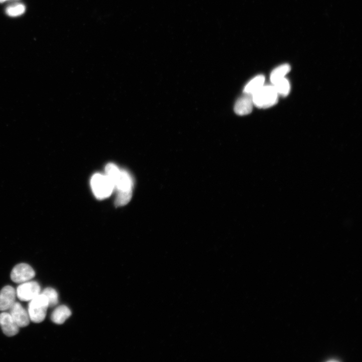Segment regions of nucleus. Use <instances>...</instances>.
<instances>
[{"instance_id":"15","label":"nucleus","mask_w":362,"mask_h":362,"mask_svg":"<svg viewBox=\"0 0 362 362\" xmlns=\"http://www.w3.org/2000/svg\"><path fill=\"white\" fill-rule=\"evenodd\" d=\"M25 6L21 4H14L6 9L7 14L11 17H18L24 15L26 12Z\"/></svg>"},{"instance_id":"10","label":"nucleus","mask_w":362,"mask_h":362,"mask_svg":"<svg viewBox=\"0 0 362 362\" xmlns=\"http://www.w3.org/2000/svg\"><path fill=\"white\" fill-rule=\"evenodd\" d=\"M254 103L252 96L246 94L239 98L235 104L234 112L240 116L247 115L250 114L253 109Z\"/></svg>"},{"instance_id":"3","label":"nucleus","mask_w":362,"mask_h":362,"mask_svg":"<svg viewBox=\"0 0 362 362\" xmlns=\"http://www.w3.org/2000/svg\"><path fill=\"white\" fill-rule=\"evenodd\" d=\"M91 186L94 195L99 200L110 197L114 190L113 183L105 174H94L91 180Z\"/></svg>"},{"instance_id":"11","label":"nucleus","mask_w":362,"mask_h":362,"mask_svg":"<svg viewBox=\"0 0 362 362\" xmlns=\"http://www.w3.org/2000/svg\"><path fill=\"white\" fill-rule=\"evenodd\" d=\"M265 77L264 75H258L246 85L244 89V94L252 96L265 85Z\"/></svg>"},{"instance_id":"16","label":"nucleus","mask_w":362,"mask_h":362,"mask_svg":"<svg viewBox=\"0 0 362 362\" xmlns=\"http://www.w3.org/2000/svg\"><path fill=\"white\" fill-rule=\"evenodd\" d=\"M47 298L49 307H53L58 304L59 302V296L57 291L53 288L48 287L41 293Z\"/></svg>"},{"instance_id":"1","label":"nucleus","mask_w":362,"mask_h":362,"mask_svg":"<svg viewBox=\"0 0 362 362\" xmlns=\"http://www.w3.org/2000/svg\"><path fill=\"white\" fill-rule=\"evenodd\" d=\"M117 192L115 205L117 207L126 205L131 201L133 193L134 182L129 172L121 170L112 181Z\"/></svg>"},{"instance_id":"8","label":"nucleus","mask_w":362,"mask_h":362,"mask_svg":"<svg viewBox=\"0 0 362 362\" xmlns=\"http://www.w3.org/2000/svg\"><path fill=\"white\" fill-rule=\"evenodd\" d=\"M16 290L11 286H5L0 291V311L10 310L16 302Z\"/></svg>"},{"instance_id":"17","label":"nucleus","mask_w":362,"mask_h":362,"mask_svg":"<svg viewBox=\"0 0 362 362\" xmlns=\"http://www.w3.org/2000/svg\"><path fill=\"white\" fill-rule=\"evenodd\" d=\"M8 1H9V0H0V4H3Z\"/></svg>"},{"instance_id":"4","label":"nucleus","mask_w":362,"mask_h":362,"mask_svg":"<svg viewBox=\"0 0 362 362\" xmlns=\"http://www.w3.org/2000/svg\"><path fill=\"white\" fill-rule=\"evenodd\" d=\"M49 303L46 296L41 293L30 301L28 312L31 320L35 323H41L46 318Z\"/></svg>"},{"instance_id":"7","label":"nucleus","mask_w":362,"mask_h":362,"mask_svg":"<svg viewBox=\"0 0 362 362\" xmlns=\"http://www.w3.org/2000/svg\"><path fill=\"white\" fill-rule=\"evenodd\" d=\"M10 310V314L20 327L29 325L31 320L29 312L20 303L16 302Z\"/></svg>"},{"instance_id":"13","label":"nucleus","mask_w":362,"mask_h":362,"mask_svg":"<svg viewBox=\"0 0 362 362\" xmlns=\"http://www.w3.org/2000/svg\"><path fill=\"white\" fill-rule=\"evenodd\" d=\"M290 70L291 67L288 64H284L275 69L270 75V81L272 85L285 78Z\"/></svg>"},{"instance_id":"6","label":"nucleus","mask_w":362,"mask_h":362,"mask_svg":"<svg viewBox=\"0 0 362 362\" xmlns=\"http://www.w3.org/2000/svg\"><path fill=\"white\" fill-rule=\"evenodd\" d=\"M35 276L36 272L34 269L25 263L16 266L11 273L12 280L14 282L20 284L31 280Z\"/></svg>"},{"instance_id":"2","label":"nucleus","mask_w":362,"mask_h":362,"mask_svg":"<svg viewBox=\"0 0 362 362\" xmlns=\"http://www.w3.org/2000/svg\"><path fill=\"white\" fill-rule=\"evenodd\" d=\"M252 96L254 106L267 109L278 103L279 96L273 85H264Z\"/></svg>"},{"instance_id":"12","label":"nucleus","mask_w":362,"mask_h":362,"mask_svg":"<svg viewBox=\"0 0 362 362\" xmlns=\"http://www.w3.org/2000/svg\"><path fill=\"white\" fill-rule=\"evenodd\" d=\"M72 314L70 309L66 305L56 308L51 315L52 320L58 324H63Z\"/></svg>"},{"instance_id":"9","label":"nucleus","mask_w":362,"mask_h":362,"mask_svg":"<svg viewBox=\"0 0 362 362\" xmlns=\"http://www.w3.org/2000/svg\"><path fill=\"white\" fill-rule=\"evenodd\" d=\"M0 326L4 333L10 337L17 335L20 330V327L10 313L3 312L0 314Z\"/></svg>"},{"instance_id":"14","label":"nucleus","mask_w":362,"mask_h":362,"mask_svg":"<svg viewBox=\"0 0 362 362\" xmlns=\"http://www.w3.org/2000/svg\"><path fill=\"white\" fill-rule=\"evenodd\" d=\"M272 85L274 87L279 96L286 97L290 92V84L286 78L277 81Z\"/></svg>"},{"instance_id":"5","label":"nucleus","mask_w":362,"mask_h":362,"mask_svg":"<svg viewBox=\"0 0 362 362\" xmlns=\"http://www.w3.org/2000/svg\"><path fill=\"white\" fill-rule=\"evenodd\" d=\"M16 291L20 300L30 301L41 293V288L37 282L29 281L22 283Z\"/></svg>"}]
</instances>
